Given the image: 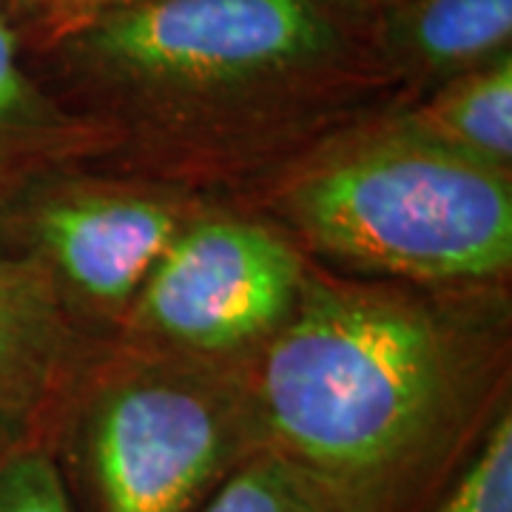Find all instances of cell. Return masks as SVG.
I'll return each mask as SVG.
<instances>
[{"mask_svg": "<svg viewBox=\"0 0 512 512\" xmlns=\"http://www.w3.org/2000/svg\"><path fill=\"white\" fill-rule=\"evenodd\" d=\"M484 336L410 293L308 274L259 348L262 444L339 512H424L490 421Z\"/></svg>", "mask_w": 512, "mask_h": 512, "instance_id": "cell-1", "label": "cell"}, {"mask_svg": "<svg viewBox=\"0 0 512 512\" xmlns=\"http://www.w3.org/2000/svg\"><path fill=\"white\" fill-rule=\"evenodd\" d=\"M424 512H512V413L498 410L450 484Z\"/></svg>", "mask_w": 512, "mask_h": 512, "instance_id": "cell-12", "label": "cell"}, {"mask_svg": "<svg viewBox=\"0 0 512 512\" xmlns=\"http://www.w3.org/2000/svg\"><path fill=\"white\" fill-rule=\"evenodd\" d=\"M26 49L80 117L171 146L288 137L393 86L359 0H131Z\"/></svg>", "mask_w": 512, "mask_h": 512, "instance_id": "cell-2", "label": "cell"}, {"mask_svg": "<svg viewBox=\"0 0 512 512\" xmlns=\"http://www.w3.org/2000/svg\"><path fill=\"white\" fill-rule=\"evenodd\" d=\"M359 3H365L367 9H373V12H376V9H382V6H387L390 0H359Z\"/></svg>", "mask_w": 512, "mask_h": 512, "instance_id": "cell-15", "label": "cell"}, {"mask_svg": "<svg viewBox=\"0 0 512 512\" xmlns=\"http://www.w3.org/2000/svg\"><path fill=\"white\" fill-rule=\"evenodd\" d=\"M0 512H77L49 441H32L0 458Z\"/></svg>", "mask_w": 512, "mask_h": 512, "instance_id": "cell-13", "label": "cell"}, {"mask_svg": "<svg viewBox=\"0 0 512 512\" xmlns=\"http://www.w3.org/2000/svg\"><path fill=\"white\" fill-rule=\"evenodd\" d=\"M259 450L251 376L163 353L97 387L77 430L97 512H197Z\"/></svg>", "mask_w": 512, "mask_h": 512, "instance_id": "cell-4", "label": "cell"}, {"mask_svg": "<svg viewBox=\"0 0 512 512\" xmlns=\"http://www.w3.org/2000/svg\"><path fill=\"white\" fill-rule=\"evenodd\" d=\"M373 46L393 86L430 94L512 55V0H390Z\"/></svg>", "mask_w": 512, "mask_h": 512, "instance_id": "cell-8", "label": "cell"}, {"mask_svg": "<svg viewBox=\"0 0 512 512\" xmlns=\"http://www.w3.org/2000/svg\"><path fill=\"white\" fill-rule=\"evenodd\" d=\"M396 117L421 137L510 174L512 55L444 83Z\"/></svg>", "mask_w": 512, "mask_h": 512, "instance_id": "cell-10", "label": "cell"}, {"mask_svg": "<svg viewBox=\"0 0 512 512\" xmlns=\"http://www.w3.org/2000/svg\"><path fill=\"white\" fill-rule=\"evenodd\" d=\"M308 271L279 231L239 217L188 220L131 311L143 353L234 362L291 319Z\"/></svg>", "mask_w": 512, "mask_h": 512, "instance_id": "cell-5", "label": "cell"}, {"mask_svg": "<svg viewBox=\"0 0 512 512\" xmlns=\"http://www.w3.org/2000/svg\"><path fill=\"white\" fill-rule=\"evenodd\" d=\"M103 134L46 86L15 20L0 9V208L52 160Z\"/></svg>", "mask_w": 512, "mask_h": 512, "instance_id": "cell-9", "label": "cell"}, {"mask_svg": "<svg viewBox=\"0 0 512 512\" xmlns=\"http://www.w3.org/2000/svg\"><path fill=\"white\" fill-rule=\"evenodd\" d=\"M319 151L276 202L316 251L427 288L510 271L512 174L421 137L396 114Z\"/></svg>", "mask_w": 512, "mask_h": 512, "instance_id": "cell-3", "label": "cell"}, {"mask_svg": "<svg viewBox=\"0 0 512 512\" xmlns=\"http://www.w3.org/2000/svg\"><path fill=\"white\" fill-rule=\"evenodd\" d=\"M69 316L52 279L0 239V458L46 439L69 370Z\"/></svg>", "mask_w": 512, "mask_h": 512, "instance_id": "cell-7", "label": "cell"}, {"mask_svg": "<svg viewBox=\"0 0 512 512\" xmlns=\"http://www.w3.org/2000/svg\"><path fill=\"white\" fill-rule=\"evenodd\" d=\"M185 222L177 202L140 191H55L29 208L23 251L60 299L72 296L92 311L120 316L131 311Z\"/></svg>", "mask_w": 512, "mask_h": 512, "instance_id": "cell-6", "label": "cell"}, {"mask_svg": "<svg viewBox=\"0 0 512 512\" xmlns=\"http://www.w3.org/2000/svg\"><path fill=\"white\" fill-rule=\"evenodd\" d=\"M123 3H131V0H0V9L15 20L23 40H32V37L52 32L57 26L89 18Z\"/></svg>", "mask_w": 512, "mask_h": 512, "instance_id": "cell-14", "label": "cell"}, {"mask_svg": "<svg viewBox=\"0 0 512 512\" xmlns=\"http://www.w3.org/2000/svg\"><path fill=\"white\" fill-rule=\"evenodd\" d=\"M197 512H339L293 464L259 450Z\"/></svg>", "mask_w": 512, "mask_h": 512, "instance_id": "cell-11", "label": "cell"}]
</instances>
